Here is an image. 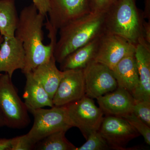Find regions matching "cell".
I'll list each match as a JSON object with an SVG mask.
<instances>
[{"instance_id": "7", "label": "cell", "mask_w": 150, "mask_h": 150, "mask_svg": "<svg viewBox=\"0 0 150 150\" xmlns=\"http://www.w3.org/2000/svg\"><path fill=\"white\" fill-rule=\"evenodd\" d=\"M85 95L98 98L115 90L118 84L112 71L106 65L93 61L83 69Z\"/></svg>"}, {"instance_id": "5", "label": "cell", "mask_w": 150, "mask_h": 150, "mask_svg": "<svg viewBox=\"0 0 150 150\" xmlns=\"http://www.w3.org/2000/svg\"><path fill=\"white\" fill-rule=\"evenodd\" d=\"M28 111L32 114L34 121L27 135L35 144L50 134L59 131H67L73 127L65 105L54 106L50 109H30Z\"/></svg>"}, {"instance_id": "21", "label": "cell", "mask_w": 150, "mask_h": 150, "mask_svg": "<svg viewBox=\"0 0 150 150\" xmlns=\"http://www.w3.org/2000/svg\"><path fill=\"white\" fill-rule=\"evenodd\" d=\"M86 142L76 150H106L110 149L107 142L98 131L91 134Z\"/></svg>"}, {"instance_id": "20", "label": "cell", "mask_w": 150, "mask_h": 150, "mask_svg": "<svg viewBox=\"0 0 150 150\" xmlns=\"http://www.w3.org/2000/svg\"><path fill=\"white\" fill-rule=\"evenodd\" d=\"M67 131H57L50 134L35 144V150H76V146L67 139Z\"/></svg>"}, {"instance_id": "3", "label": "cell", "mask_w": 150, "mask_h": 150, "mask_svg": "<svg viewBox=\"0 0 150 150\" xmlns=\"http://www.w3.org/2000/svg\"><path fill=\"white\" fill-rule=\"evenodd\" d=\"M137 0H117L105 13V32L123 38L136 46L149 45L144 35L143 11L138 8Z\"/></svg>"}, {"instance_id": "2", "label": "cell", "mask_w": 150, "mask_h": 150, "mask_svg": "<svg viewBox=\"0 0 150 150\" xmlns=\"http://www.w3.org/2000/svg\"><path fill=\"white\" fill-rule=\"evenodd\" d=\"M104 20L105 13L91 12L60 28L54 51L56 62L60 64L73 51L102 35Z\"/></svg>"}, {"instance_id": "8", "label": "cell", "mask_w": 150, "mask_h": 150, "mask_svg": "<svg viewBox=\"0 0 150 150\" xmlns=\"http://www.w3.org/2000/svg\"><path fill=\"white\" fill-rule=\"evenodd\" d=\"M98 131L114 150L126 149L129 142L140 135L125 118L113 115L103 117Z\"/></svg>"}, {"instance_id": "13", "label": "cell", "mask_w": 150, "mask_h": 150, "mask_svg": "<svg viewBox=\"0 0 150 150\" xmlns=\"http://www.w3.org/2000/svg\"><path fill=\"white\" fill-rule=\"evenodd\" d=\"M25 54L22 43L15 36L4 38L0 44V73H6L11 78L17 70H22Z\"/></svg>"}, {"instance_id": "17", "label": "cell", "mask_w": 150, "mask_h": 150, "mask_svg": "<svg viewBox=\"0 0 150 150\" xmlns=\"http://www.w3.org/2000/svg\"><path fill=\"white\" fill-rule=\"evenodd\" d=\"M100 36L68 55L60 63V70L83 69L90 63L94 61Z\"/></svg>"}, {"instance_id": "15", "label": "cell", "mask_w": 150, "mask_h": 150, "mask_svg": "<svg viewBox=\"0 0 150 150\" xmlns=\"http://www.w3.org/2000/svg\"><path fill=\"white\" fill-rule=\"evenodd\" d=\"M112 70L118 86L128 91L133 96L139 83L135 53L121 59Z\"/></svg>"}, {"instance_id": "11", "label": "cell", "mask_w": 150, "mask_h": 150, "mask_svg": "<svg viewBox=\"0 0 150 150\" xmlns=\"http://www.w3.org/2000/svg\"><path fill=\"white\" fill-rule=\"evenodd\" d=\"M63 76L53 97L54 106H64L85 96L83 69L63 71Z\"/></svg>"}, {"instance_id": "28", "label": "cell", "mask_w": 150, "mask_h": 150, "mask_svg": "<svg viewBox=\"0 0 150 150\" xmlns=\"http://www.w3.org/2000/svg\"><path fill=\"white\" fill-rule=\"evenodd\" d=\"M11 150V139L0 138V150Z\"/></svg>"}, {"instance_id": "1", "label": "cell", "mask_w": 150, "mask_h": 150, "mask_svg": "<svg viewBox=\"0 0 150 150\" xmlns=\"http://www.w3.org/2000/svg\"><path fill=\"white\" fill-rule=\"evenodd\" d=\"M45 17L38 12L33 4L23 9L19 16L15 36L21 41L25 52V65L21 71L24 74L48 62L54 55L58 30L51 26L47 18L45 24L51 42L44 45L42 28Z\"/></svg>"}, {"instance_id": "14", "label": "cell", "mask_w": 150, "mask_h": 150, "mask_svg": "<svg viewBox=\"0 0 150 150\" xmlns=\"http://www.w3.org/2000/svg\"><path fill=\"white\" fill-rule=\"evenodd\" d=\"M135 56L139 83L133 97L136 100H150V46L137 44Z\"/></svg>"}, {"instance_id": "25", "label": "cell", "mask_w": 150, "mask_h": 150, "mask_svg": "<svg viewBox=\"0 0 150 150\" xmlns=\"http://www.w3.org/2000/svg\"><path fill=\"white\" fill-rule=\"evenodd\" d=\"M117 0H88L91 12L105 13Z\"/></svg>"}, {"instance_id": "29", "label": "cell", "mask_w": 150, "mask_h": 150, "mask_svg": "<svg viewBox=\"0 0 150 150\" xmlns=\"http://www.w3.org/2000/svg\"><path fill=\"white\" fill-rule=\"evenodd\" d=\"M143 13L145 19L150 21V0H145L144 9Z\"/></svg>"}, {"instance_id": "26", "label": "cell", "mask_w": 150, "mask_h": 150, "mask_svg": "<svg viewBox=\"0 0 150 150\" xmlns=\"http://www.w3.org/2000/svg\"><path fill=\"white\" fill-rule=\"evenodd\" d=\"M33 4L35 6L39 13L46 16L48 14L50 6L49 0H32Z\"/></svg>"}, {"instance_id": "30", "label": "cell", "mask_w": 150, "mask_h": 150, "mask_svg": "<svg viewBox=\"0 0 150 150\" xmlns=\"http://www.w3.org/2000/svg\"><path fill=\"white\" fill-rule=\"evenodd\" d=\"M4 126H6L5 121L4 118L2 114L0 111V128Z\"/></svg>"}, {"instance_id": "4", "label": "cell", "mask_w": 150, "mask_h": 150, "mask_svg": "<svg viewBox=\"0 0 150 150\" xmlns=\"http://www.w3.org/2000/svg\"><path fill=\"white\" fill-rule=\"evenodd\" d=\"M11 79L6 73L0 74V111L6 126L11 129H23L30 123L28 111Z\"/></svg>"}, {"instance_id": "9", "label": "cell", "mask_w": 150, "mask_h": 150, "mask_svg": "<svg viewBox=\"0 0 150 150\" xmlns=\"http://www.w3.org/2000/svg\"><path fill=\"white\" fill-rule=\"evenodd\" d=\"M135 48L136 46L123 38L105 32L100 38L94 61L112 70L121 59L135 53Z\"/></svg>"}, {"instance_id": "12", "label": "cell", "mask_w": 150, "mask_h": 150, "mask_svg": "<svg viewBox=\"0 0 150 150\" xmlns=\"http://www.w3.org/2000/svg\"><path fill=\"white\" fill-rule=\"evenodd\" d=\"M98 103L106 115L123 117L133 112L135 99L129 92L117 87L115 90L97 98Z\"/></svg>"}, {"instance_id": "27", "label": "cell", "mask_w": 150, "mask_h": 150, "mask_svg": "<svg viewBox=\"0 0 150 150\" xmlns=\"http://www.w3.org/2000/svg\"><path fill=\"white\" fill-rule=\"evenodd\" d=\"M144 35L145 41L150 45V21H144Z\"/></svg>"}, {"instance_id": "23", "label": "cell", "mask_w": 150, "mask_h": 150, "mask_svg": "<svg viewBox=\"0 0 150 150\" xmlns=\"http://www.w3.org/2000/svg\"><path fill=\"white\" fill-rule=\"evenodd\" d=\"M133 112L150 127V100H135Z\"/></svg>"}, {"instance_id": "16", "label": "cell", "mask_w": 150, "mask_h": 150, "mask_svg": "<svg viewBox=\"0 0 150 150\" xmlns=\"http://www.w3.org/2000/svg\"><path fill=\"white\" fill-rule=\"evenodd\" d=\"M56 62L53 55L48 62L39 65L30 71L33 77L43 86L52 99L64 73L57 68Z\"/></svg>"}, {"instance_id": "18", "label": "cell", "mask_w": 150, "mask_h": 150, "mask_svg": "<svg viewBox=\"0 0 150 150\" xmlns=\"http://www.w3.org/2000/svg\"><path fill=\"white\" fill-rule=\"evenodd\" d=\"M26 83L23 92L24 103L28 110L54 106L53 100L43 86L33 76L31 72L25 74Z\"/></svg>"}, {"instance_id": "22", "label": "cell", "mask_w": 150, "mask_h": 150, "mask_svg": "<svg viewBox=\"0 0 150 150\" xmlns=\"http://www.w3.org/2000/svg\"><path fill=\"white\" fill-rule=\"evenodd\" d=\"M123 118L136 129L140 135H142L145 142L150 145V128L133 112L126 115Z\"/></svg>"}, {"instance_id": "24", "label": "cell", "mask_w": 150, "mask_h": 150, "mask_svg": "<svg viewBox=\"0 0 150 150\" xmlns=\"http://www.w3.org/2000/svg\"><path fill=\"white\" fill-rule=\"evenodd\" d=\"M36 144L26 134L11 139V150H30L34 149Z\"/></svg>"}, {"instance_id": "31", "label": "cell", "mask_w": 150, "mask_h": 150, "mask_svg": "<svg viewBox=\"0 0 150 150\" xmlns=\"http://www.w3.org/2000/svg\"><path fill=\"white\" fill-rule=\"evenodd\" d=\"M4 40V37L1 35H0V44Z\"/></svg>"}, {"instance_id": "19", "label": "cell", "mask_w": 150, "mask_h": 150, "mask_svg": "<svg viewBox=\"0 0 150 150\" xmlns=\"http://www.w3.org/2000/svg\"><path fill=\"white\" fill-rule=\"evenodd\" d=\"M19 16L15 0H0V33L4 38L14 37Z\"/></svg>"}, {"instance_id": "6", "label": "cell", "mask_w": 150, "mask_h": 150, "mask_svg": "<svg viewBox=\"0 0 150 150\" xmlns=\"http://www.w3.org/2000/svg\"><path fill=\"white\" fill-rule=\"evenodd\" d=\"M65 106L73 127L79 129L86 139L92 133L98 131L104 113L93 99L85 95Z\"/></svg>"}, {"instance_id": "10", "label": "cell", "mask_w": 150, "mask_h": 150, "mask_svg": "<svg viewBox=\"0 0 150 150\" xmlns=\"http://www.w3.org/2000/svg\"><path fill=\"white\" fill-rule=\"evenodd\" d=\"M49 23L57 30L91 13L88 0H49Z\"/></svg>"}]
</instances>
